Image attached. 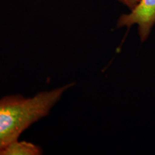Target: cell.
I'll list each match as a JSON object with an SVG mask.
<instances>
[{"label": "cell", "mask_w": 155, "mask_h": 155, "mask_svg": "<svg viewBox=\"0 0 155 155\" xmlns=\"http://www.w3.org/2000/svg\"><path fill=\"white\" fill-rule=\"evenodd\" d=\"M74 83L38 93L32 97L9 95L0 99V150L18 140L23 131L49 114Z\"/></svg>", "instance_id": "6da1fadb"}, {"label": "cell", "mask_w": 155, "mask_h": 155, "mask_svg": "<svg viewBox=\"0 0 155 155\" xmlns=\"http://www.w3.org/2000/svg\"><path fill=\"white\" fill-rule=\"evenodd\" d=\"M134 25L138 26L141 41L144 42L155 25V0H140L129 14L120 16L116 26L130 28Z\"/></svg>", "instance_id": "7a4b0ae2"}, {"label": "cell", "mask_w": 155, "mask_h": 155, "mask_svg": "<svg viewBox=\"0 0 155 155\" xmlns=\"http://www.w3.org/2000/svg\"><path fill=\"white\" fill-rule=\"evenodd\" d=\"M42 150L38 145L26 141H14L0 150V155H40Z\"/></svg>", "instance_id": "3957f363"}, {"label": "cell", "mask_w": 155, "mask_h": 155, "mask_svg": "<svg viewBox=\"0 0 155 155\" xmlns=\"http://www.w3.org/2000/svg\"><path fill=\"white\" fill-rule=\"evenodd\" d=\"M117 1L125 5L131 11L135 8L136 6L138 5L140 0H117Z\"/></svg>", "instance_id": "277c9868"}]
</instances>
